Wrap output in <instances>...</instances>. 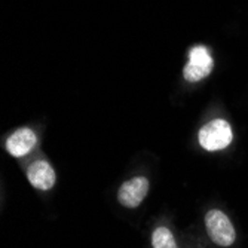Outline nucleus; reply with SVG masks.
<instances>
[{"label": "nucleus", "instance_id": "f257e3e1", "mask_svg": "<svg viewBox=\"0 0 248 248\" xmlns=\"http://www.w3.org/2000/svg\"><path fill=\"white\" fill-rule=\"evenodd\" d=\"M198 139L202 149L208 152H216L226 149L233 140V134L231 125L226 121L214 119L201 128Z\"/></svg>", "mask_w": 248, "mask_h": 248}, {"label": "nucleus", "instance_id": "20e7f679", "mask_svg": "<svg viewBox=\"0 0 248 248\" xmlns=\"http://www.w3.org/2000/svg\"><path fill=\"white\" fill-rule=\"evenodd\" d=\"M147 192L149 180L146 177H134L121 186L118 192V201L126 208H137L144 201Z\"/></svg>", "mask_w": 248, "mask_h": 248}, {"label": "nucleus", "instance_id": "39448f33", "mask_svg": "<svg viewBox=\"0 0 248 248\" xmlns=\"http://www.w3.org/2000/svg\"><path fill=\"white\" fill-rule=\"evenodd\" d=\"M27 178L33 187L49 190L55 185V171L46 161H36L27 170Z\"/></svg>", "mask_w": 248, "mask_h": 248}, {"label": "nucleus", "instance_id": "7ed1b4c3", "mask_svg": "<svg viewBox=\"0 0 248 248\" xmlns=\"http://www.w3.org/2000/svg\"><path fill=\"white\" fill-rule=\"evenodd\" d=\"M213 57L204 45H196L189 51V62L183 69V76L187 82H199L213 72Z\"/></svg>", "mask_w": 248, "mask_h": 248}, {"label": "nucleus", "instance_id": "423d86ee", "mask_svg": "<svg viewBox=\"0 0 248 248\" xmlns=\"http://www.w3.org/2000/svg\"><path fill=\"white\" fill-rule=\"evenodd\" d=\"M36 141L37 137L33 129L19 128L9 135V139L6 141V150L15 157H21L27 155L36 146Z\"/></svg>", "mask_w": 248, "mask_h": 248}, {"label": "nucleus", "instance_id": "f03ea898", "mask_svg": "<svg viewBox=\"0 0 248 248\" xmlns=\"http://www.w3.org/2000/svg\"><path fill=\"white\" fill-rule=\"evenodd\" d=\"M205 228L211 241L220 247H229L236 239V232L229 217L220 210H210L207 213Z\"/></svg>", "mask_w": 248, "mask_h": 248}, {"label": "nucleus", "instance_id": "0eeeda50", "mask_svg": "<svg viewBox=\"0 0 248 248\" xmlns=\"http://www.w3.org/2000/svg\"><path fill=\"white\" fill-rule=\"evenodd\" d=\"M153 248H177L172 233L167 228H157L152 235Z\"/></svg>", "mask_w": 248, "mask_h": 248}]
</instances>
